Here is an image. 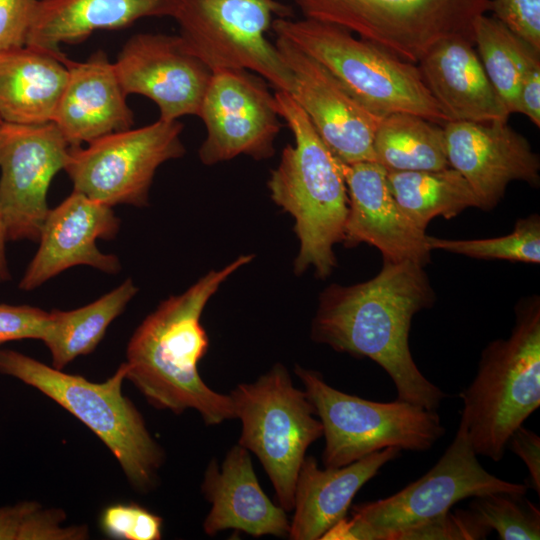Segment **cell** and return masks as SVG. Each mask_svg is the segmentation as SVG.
I'll list each match as a JSON object with an SVG mask.
<instances>
[{
	"instance_id": "1",
	"label": "cell",
	"mask_w": 540,
	"mask_h": 540,
	"mask_svg": "<svg viewBox=\"0 0 540 540\" xmlns=\"http://www.w3.org/2000/svg\"><path fill=\"white\" fill-rule=\"evenodd\" d=\"M424 267L383 261L367 281L329 285L319 296L311 338L337 352L369 358L389 375L397 399L436 410L447 395L422 374L409 347L414 315L435 301Z\"/></svg>"
},
{
	"instance_id": "2",
	"label": "cell",
	"mask_w": 540,
	"mask_h": 540,
	"mask_svg": "<svg viewBox=\"0 0 540 540\" xmlns=\"http://www.w3.org/2000/svg\"><path fill=\"white\" fill-rule=\"evenodd\" d=\"M253 257L241 255L209 271L182 294L170 296L131 336L124 362L126 379L156 409L176 414L194 409L207 425L235 418L229 394L212 390L198 372L209 346L201 315L219 287Z\"/></svg>"
},
{
	"instance_id": "3",
	"label": "cell",
	"mask_w": 540,
	"mask_h": 540,
	"mask_svg": "<svg viewBox=\"0 0 540 540\" xmlns=\"http://www.w3.org/2000/svg\"><path fill=\"white\" fill-rule=\"evenodd\" d=\"M279 116L294 143L284 147L267 182L271 199L294 219L299 251L294 272L313 268L320 279L336 267L334 245L342 243L349 199L341 161L285 91H275Z\"/></svg>"
},
{
	"instance_id": "4",
	"label": "cell",
	"mask_w": 540,
	"mask_h": 540,
	"mask_svg": "<svg viewBox=\"0 0 540 540\" xmlns=\"http://www.w3.org/2000/svg\"><path fill=\"white\" fill-rule=\"evenodd\" d=\"M459 397L461 422L475 453L500 461L509 437L540 406L539 296L517 303L509 337L487 344Z\"/></svg>"
},
{
	"instance_id": "5",
	"label": "cell",
	"mask_w": 540,
	"mask_h": 540,
	"mask_svg": "<svg viewBox=\"0 0 540 540\" xmlns=\"http://www.w3.org/2000/svg\"><path fill=\"white\" fill-rule=\"evenodd\" d=\"M0 373L39 390L86 425L112 452L135 490L148 492L156 486L164 451L122 392L125 363L109 379L97 383L15 350L0 349Z\"/></svg>"
},
{
	"instance_id": "6",
	"label": "cell",
	"mask_w": 540,
	"mask_h": 540,
	"mask_svg": "<svg viewBox=\"0 0 540 540\" xmlns=\"http://www.w3.org/2000/svg\"><path fill=\"white\" fill-rule=\"evenodd\" d=\"M271 28L326 68L376 116L409 113L448 122L414 63L343 27L311 18H276Z\"/></svg>"
},
{
	"instance_id": "7",
	"label": "cell",
	"mask_w": 540,
	"mask_h": 540,
	"mask_svg": "<svg viewBox=\"0 0 540 540\" xmlns=\"http://www.w3.org/2000/svg\"><path fill=\"white\" fill-rule=\"evenodd\" d=\"M528 488L485 470L460 421L453 441L425 475L396 494L353 506L351 517L336 523L321 540H401L460 500L496 492L526 495Z\"/></svg>"
},
{
	"instance_id": "8",
	"label": "cell",
	"mask_w": 540,
	"mask_h": 540,
	"mask_svg": "<svg viewBox=\"0 0 540 540\" xmlns=\"http://www.w3.org/2000/svg\"><path fill=\"white\" fill-rule=\"evenodd\" d=\"M295 373L323 426L325 468L342 467L388 447L426 451L445 434L436 410L399 399L376 402L350 395L299 365Z\"/></svg>"
},
{
	"instance_id": "9",
	"label": "cell",
	"mask_w": 540,
	"mask_h": 540,
	"mask_svg": "<svg viewBox=\"0 0 540 540\" xmlns=\"http://www.w3.org/2000/svg\"><path fill=\"white\" fill-rule=\"evenodd\" d=\"M229 396L242 423L238 444L257 456L278 504L292 511L306 451L323 436L306 393L293 386L288 370L277 363L255 382L238 384Z\"/></svg>"
},
{
	"instance_id": "10",
	"label": "cell",
	"mask_w": 540,
	"mask_h": 540,
	"mask_svg": "<svg viewBox=\"0 0 540 540\" xmlns=\"http://www.w3.org/2000/svg\"><path fill=\"white\" fill-rule=\"evenodd\" d=\"M291 16L277 0H178L173 14L186 49L212 72L248 70L288 93L291 74L266 34L274 17Z\"/></svg>"
},
{
	"instance_id": "11",
	"label": "cell",
	"mask_w": 540,
	"mask_h": 540,
	"mask_svg": "<svg viewBox=\"0 0 540 540\" xmlns=\"http://www.w3.org/2000/svg\"><path fill=\"white\" fill-rule=\"evenodd\" d=\"M303 17L343 27L411 63L438 42L473 41V22L491 0H294Z\"/></svg>"
},
{
	"instance_id": "12",
	"label": "cell",
	"mask_w": 540,
	"mask_h": 540,
	"mask_svg": "<svg viewBox=\"0 0 540 540\" xmlns=\"http://www.w3.org/2000/svg\"><path fill=\"white\" fill-rule=\"evenodd\" d=\"M179 120L157 121L98 138L86 147H70L65 166L73 190L113 207L148 204L156 170L181 158L185 146Z\"/></svg>"
},
{
	"instance_id": "13",
	"label": "cell",
	"mask_w": 540,
	"mask_h": 540,
	"mask_svg": "<svg viewBox=\"0 0 540 540\" xmlns=\"http://www.w3.org/2000/svg\"><path fill=\"white\" fill-rule=\"evenodd\" d=\"M198 117L206 129L198 152L204 165L240 155L256 160L273 156L280 116L268 83L257 74L243 69L213 71Z\"/></svg>"
},
{
	"instance_id": "14",
	"label": "cell",
	"mask_w": 540,
	"mask_h": 540,
	"mask_svg": "<svg viewBox=\"0 0 540 540\" xmlns=\"http://www.w3.org/2000/svg\"><path fill=\"white\" fill-rule=\"evenodd\" d=\"M70 146L53 122L0 125V211L8 240L38 241L47 192Z\"/></svg>"
},
{
	"instance_id": "15",
	"label": "cell",
	"mask_w": 540,
	"mask_h": 540,
	"mask_svg": "<svg viewBox=\"0 0 540 540\" xmlns=\"http://www.w3.org/2000/svg\"><path fill=\"white\" fill-rule=\"evenodd\" d=\"M274 44L291 74L289 94L335 157L345 164L375 161L373 139L382 118L294 44L280 36Z\"/></svg>"
},
{
	"instance_id": "16",
	"label": "cell",
	"mask_w": 540,
	"mask_h": 540,
	"mask_svg": "<svg viewBox=\"0 0 540 540\" xmlns=\"http://www.w3.org/2000/svg\"><path fill=\"white\" fill-rule=\"evenodd\" d=\"M114 67L128 96L153 101L160 119L199 116L212 71L191 54L179 35L139 33L120 50Z\"/></svg>"
},
{
	"instance_id": "17",
	"label": "cell",
	"mask_w": 540,
	"mask_h": 540,
	"mask_svg": "<svg viewBox=\"0 0 540 540\" xmlns=\"http://www.w3.org/2000/svg\"><path fill=\"white\" fill-rule=\"evenodd\" d=\"M443 130L449 167L468 182L480 209L494 208L514 180L539 184L538 155L507 121H449Z\"/></svg>"
},
{
	"instance_id": "18",
	"label": "cell",
	"mask_w": 540,
	"mask_h": 540,
	"mask_svg": "<svg viewBox=\"0 0 540 540\" xmlns=\"http://www.w3.org/2000/svg\"><path fill=\"white\" fill-rule=\"evenodd\" d=\"M349 209L342 243L376 247L383 261H412L426 266L431 249L425 230L419 228L393 197L387 170L375 161L342 163Z\"/></svg>"
},
{
	"instance_id": "19",
	"label": "cell",
	"mask_w": 540,
	"mask_h": 540,
	"mask_svg": "<svg viewBox=\"0 0 540 540\" xmlns=\"http://www.w3.org/2000/svg\"><path fill=\"white\" fill-rule=\"evenodd\" d=\"M120 220L112 207L74 191L50 209L39 236V248L20 283L22 290H33L76 265H88L106 273L120 270L115 255L102 253L97 239H113Z\"/></svg>"
},
{
	"instance_id": "20",
	"label": "cell",
	"mask_w": 540,
	"mask_h": 540,
	"mask_svg": "<svg viewBox=\"0 0 540 540\" xmlns=\"http://www.w3.org/2000/svg\"><path fill=\"white\" fill-rule=\"evenodd\" d=\"M67 80L52 122L70 147L132 128L133 111L111 62L98 50L82 62L65 57Z\"/></svg>"
},
{
	"instance_id": "21",
	"label": "cell",
	"mask_w": 540,
	"mask_h": 540,
	"mask_svg": "<svg viewBox=\"0 0 540 540\" xmlns=\"http://www.w3.org/2000/svg\"><path fill=\"white\" fill-rule=\"evenodd\" d=\"M201 489L211 503L203 523L207 535L234 529L254 537H288L287 511L264 493L249 451L241 445L237 444L227 452L220 468L216 459L208 464Z\"/></svg>"
},
{
	"instance_id": "22",
	"label": "cell",
	"mask_w": 540,
	"mask_h": 540,
	"mask_svg": "<svg viewBox=\"0 0 540 540\" xmlns=\"http://www.w3.org/2000/svg\"><path fill=\"white\" fill-rule=\"evenodd\" d=\"M418 64L426 86L448 122L508 120L511 113L490 82L471 39H444Z\"/></svg>"
},
{
	"instance_id": "23",
	"label": "cell",
	"mask_w": 540,
	"mask_h": 540,
	"mask_svg": "<svg viewBox=\"0 0 540 540\" xmlns=\"http://www.w3.org/2000/svg\"><path fill=\"white\" fill-rule=\"evenodd\" d=\"M401 455L388 447L338 468L321 469L313 456H305L294 491V516L288 537L317 540L346 517L362 486L386 463Z\"/></svg>"
},
{
	"instance_id": "24",
	"label": "cell",
	"mask_w": 540,
	"mask_h": 540,
	"mask_svg": "<svg viewBox=\"0 0 540 540\" xmlns=\"http://www.w3.org/2000/svg\"><path fill=\"white\" fill-rule=\"evenodd\" d=\"M178 0H38L26 44L61 54L97 30L127 27L145 17H173Z\"/></svg>"
},
{
	"instance_id": "25",
	"label": "cell",
	"mask_w": 540,
	"mask_h": 540,
	"mask_svg": "<svg viewBox=\"0 0 540 540\" xmlns=\"http://www.w3.org/2000/svg\"><path fill=\"white\" fill-rule=\"evenodd\" d=\"M65 57L28 45L0 51L2 121L52 122L67 80Z\"/></svg>"
},
{
	"instance_id": "26",
	"label": "cell",
	"mask_w": 540,
	"mask_h": 540,
	"mask_svg": "<svg viewBox=\"0 0 540 540\" xmlns=\"http://www.w3.org/2000/svg\"><path fill=\"white\" fill-rule=\"evenodd\" d=\"M128 278L99 299L74 310L51 312V321L42 339L50 351L53 367L63 369L75 358L94 351L107 328L137 293Z\"/></svg>"
},
{
	"instance_id": "27",
	"label": "cell",
	"mask_w": 540,
	"mask_h": 540,
	"mask_svg": "<svg viewBox=\"0 0 540 540\" xmlns=\"http://www.w3.org/2000/svg\"><path fill=\"white\" fill-rule=\"evenodd\" d=\"M387 181L396 202L422 230L442 216L459 215L470 207L479 208V201L465 178L448 167L428 171H387Z\"/></svg>"
},
{
	"instance_id": "28",
	"label": "cell",
	"mask_w": 540,
	"mask_h": 540,
	"mask_svg": "<svg viewBox=\"0 0 540 540\" xmlns=\"http://www.w3.org/2000/svg\"><path fill=\"white\" fill-rule=\"evenodd\" d=\"M421 116L383 117L373 139L375 162L387 171H428L449 167L443 127Z\"/></svg>"
},
{
	"instance_id": "29",
	"label": "cell",
	"mask_w": 540,
	"mask_h": 540,
	"mask_svg": "<svg viewBox=\"0 0 540 540\" xmlns=\"http://www.w3.org/2000/svg\"><path fill=\"white\" fill-rule=\"evenodd\" d=\"M472 28L473 42L490 82L509 112L515 113L521 82L540 62V52L494 16H478Z\"/></svg>"
},
{
	"instance_id": "30",
	"label": "cell",
	"mask_w": 540,
	"mask_h": 540,
	"mask_svg": "<svg viewBox=\"0 0 540 540\" xmlns=\"http://www.w3.org/2000/svg\"><path fill=\"white\" fill-rule=\"evenodd\" d=\"M429 248L441 249L477 259H501L539 264L540 217L532 214L517 220L514 230L501 237L452 240L427 236Z\"/></svg>"
},
{
	"instance_id": "31",
	"label": "cell",
	"mask_w": 540,
	"mask_h": 540,
	"mask_svg": "<svg viewBox=\"0 0 540 540\" xmlns=\"http://www.w3.org/2000/svg\"><path fill=\"white\" fill-rule=\"evenodd\" d=\"M469 509L501 540L540 539V511L525 495L496 492L473 497Z\"/></svg>"
},
{
	"instance_id": "32",
	"label": "cell",
	"mask_w": 540,
	"mask_h": 540,
	"mask_svg": "<svg viewBox=\"0 0 540 540\" xmlns=\"http://www.w3.org/2000/svg\"><path fill=\"white\" fill-rule=\"evenodd\" d=\"M64 511L44 508L35 501L0 508V540H83L84 525H64Z\"/></svg>"
},
{
	"instance_id": "33",
	"label": "cell",
	"mask_w": 540,
	"mask_h": 540,
	"mask_svg": "<svg viewBox=\"0 0 540 540\" xmlns=\"http://www.w3.org/2000/svg\"><path fill=\"white\" fill-rule=\"evenodd\" d=\"M103 533L113 539L159 540L163 520L136 503L107 506L99 519Z\"/></svg>"
},
{
	"instance_id": "34",
	"label": "cell",
	"mask_w": 540,
	"mask_h": 540,
	"mask_svg": "<svg viewBox=\"0 0 540 540\" xmlns=\"http://www.w3.org/2000/svg\"><path fill=\"white\" fill-rule=\"evenodd\" d=\"M490 533L473 511L456 509L407 532L401 540H476Z\"/></svg>"
},
{
	"instance_id": "35",
	"label": "cell",
	"mask_w": 540,
	"mask_h": 540,
	"mask_svg": "<svg viewBox=\"0 0 540 540\" xmlns=\"http://www.w3.org/2000/svg\"><path fill=\"white\" fill-rule=\"evenodd\" d=\"M490 11L514 34L540 52V0H491Z\"/></svg>"
},
{
	"instance_id": "36",
	"label": "cell",
	"mask_w": 540,
	"mask_h": 540,
	"mask_svg": "<svg viewBox=\"0 0 540 540\" xmlns=\"http://www.w3.org/2000/svg\"><path fill=\"white\" fill-rule=\"evenodd\" d=\"M51 312L29 305L0 304V344L20 339L42 341Z\"/></svg>"
},
{
	"instance_id": "37",
	"label": "cell",
	"mask_w": 540,
	"mask_h": 540,
	"mask_svg": "<svg viewBox=\"0 0 540 540\" xmlns=\"http://www.w3.org/2000/svg\"><path fill=\"white\" fill-rule=\"evenodd\" d=\"M38 0H0V51L26 44Z\"/></svg>"
},
{
	"instance_id": "38",
	"label": "cell",
	"mask_w": 540,
	"mask_h": 540,
	"mask_svg": "<svg viewBox=\"0 0 540 540\" xmlns=\"http://www.w3.org/2000/svg\"><path fill=\"white\" fill-rule=\"evenodd\" d=\"M507 448L522 459L529 472L530 486L540 494V438L524 427L517 428L509 437Z\"/></svg>"
},
{
	"instance_id": "39",
	"label": "cell",
	"mask_w": 540,
	"mask_h": 540,
	"mask_svg": "<svg viewBox=\"0 0 540 540\" xmlns=\"http://www.w3.org/2000/svg\"><path fill=\"white\" fill-rule=\"evenodd\" d=\"M524 114L537 127L540 126V62L524 76L515 106V113Z\"/></svg>"
},
{
	"instance_id": "40",
	"label": "cell",
	"mask_w": 540,
	"mask_h": 540,
	"mask_svg": "<svg viewBox=\"0 0 540 540\" xmlns=\"http://www.w3.org/2000/svg\"><path fill=\"white\" fill-rule=\"evenodd\" d=\"M6 241V232L0 211V282H4L10 279L5 250Z\"/></svg>"
},
{
	"instance_id": "41",
	"label": "cell",
	"mask_w": 540,
	"mask_h": 540,
	"mask_svg": "<svg viewBox=\"0 0 540 540\" xmlns=\"http://www.w3.org/2000/svg\"><path fill=\"white\" fill-rule=\"evenodd\" d=\"M2 122H3V121H2V119H1V117H0V125H1Z\"/></svg>"
}]
</instances>
